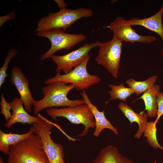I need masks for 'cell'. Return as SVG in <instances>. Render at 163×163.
Segmentation results:
<instances>
[{"label":"cell","mask_w":163,"mask_h":163,"mask_svg":"<svg viewBox=\"0 0 163 163\" xmlns=\"http://www.w3.org/2000/svg\"><path fill=\"white\" fill-rule=\"evenodd\" d=\"M75 88L72 84L67 85L62 82H57L46 85L42 88L44 97L42 99L35 101L33 105L34 114L36 115L46 108L54 107H72L85 104L83 99L72 100L67 97V94Z\"/></svg>","instance_id":"cell-1"},{"label":"cell","mask_w":163,"mask_h":163,"mask_svg":"<svg viewBox=\"0 0 163 163\" xmlns=\"http://www.w3.org/2000/svg\"><path fill=\"white\" fill-rule=\"evenodd\" d=\"M8 163H49L41 140L34 133L11 146Z\"/></svg>","instance_id":"cell-2"},{"label":"cell","mask_w":163,"mask_h":163,"mask_svg":"<svg viewBox=\"0 0 163 163\" xmlns=\"http://www.w3.org/2000/svg\"><path fill=\"white\" fill-rule=\"evenodd\" d=\"M93 13L92 10L80 8L75 9L66 8L58 12L48 13L39 20L35 32H42L53 29H62L65 31L77 20L83 18L90 17Z\"/></svg>","instance_id":"cell-3"},{"label":"cell","mask_w":163,"mask_h":163,"mask_svg":"<svg viewBox=\"0 0 163 163\" xmlns=\"http://www.w3.org/2000/svg\"><path fill=\"white\" fill-rule=\"evenodd\" d=\"M47 114L56 121L58 117H63L68 119L72 124H82L85 126L82 133L77 136L82 137L89 132L90 128H95L94 116L89 107L86 104L75 107H66L60 108H47Z\"/></svg>","instance_id":"cell-4"},{"label":"cell","mask_w":163,"mask_h":163,"mask_svg":"<svg viewBox=\"0 0 163 163\" xmlns=\"http://www.w3.org/2000/svg\"><path fill=\"white\" fill-rule=\"evenodd\" d=\"M90 57L67 74L61 75L60 72H57L54 77L45 80L44 84L47 85L57 82L71 83L73 84L78 91L87 90L92 86L98 84L101 81V78L97 75H91L87 70V65Z\"/></svg>","instance_id":"cell-5"},{"label":"cell","mask_w":163,"mask_h":163,"mask_svg":"<svg viewBox=\"0 0 163 163\" xmlns=\"http://www.w3.org/2000/svg\"><path fill=\"white\" fill-rule=\"evenodd\" d=\"M41 119L38 123H33L32 127L34 133L40 137L44 151L49 163H65L62 145L53 141L50 136V130L55 124L38 113Z\"/></svg>","instance_id":"cell-6"},{"label":"cell","mask_w":163,"mask_h":163,"mask_svg":"<svg viewBox=\"0 0 163 163\" xmlns=\"http://www.w3.org/2000/svg\"><path fill=\"white\" fill-rule=\"evenodd\" d=\"M34 34L40 37H46L51 42L50 49L40 56V59L43 61L51 58L55 53L59 50L70 49L86 39V36L83 34H68L62 29H55L35 32Z\"/></svg>","instance_id":"cell-7"},{"label":"cell","mask_w":163,"mask_h":163,"mask_svg":"<svg viewBox=\"0 0 163 163\" xmlns=\"http://www.w3.org/2000/svg\"><path fill=\"white\" fill-rule=\"evenodd\" d=\"M122 42L113 36L110 40L100 42L98 55L95 59L115 78L117 77L121 58Z\"/></svg>","instance_id":"cell-8"},{"label":"cell","mask_w":163,"mask_h":163,"mask_svg":"<svg viewBox=\"0 0 163 163\" xmlns=\"http://www.w3.org/2000/svg\"><path fill=\"white\" fill-rule=\"evenodd\" d=\"M100 42L97 41L91 43H86L78 49L63 55H54L51 58L57 66L56 72L62 70L65 74L70 72L73 68L78 66L90 57L89 51L93 48L99 46Z\"/></svg>","instance_id":"cell-9"},{"label":"cell","mask_w":163,"mask_h":163,"mask_svg":"<svg viewBox=\"0 0 163 163\" xmlns=\"http://www.w3.org/2000/svg\"><path fill=\"white\" fill-rule=\"evenodd\" d=\"M104 28L112 30L113 33V36L122 42L150 43L156 40L155 36L138 34L132 28L127 20L121 16L117 17L109 25Z\"/></svg>","instance_id":"cell-10"},{"label":"cell","mask_w":163,"mask_h":163,"mask_svg":"<svg viewBox=\"0 0 163 163\" xmlns=\"http://www.w3.org/2000/svg\"><path fill=\"white\" fill-rule=\"evenodd\" d=\"M10 80L17 88L24 106L28 113L32 111L31 105L35 100L33 97L29 87V81L24 75L21 68L15 66L11 70Z\"/></svg>","instance_id":"cell-11"},{"label":"cell","mask_w":163,"mask_h":163,"mask_svg":"<svg viewBox=\"0 0 163 163\" xmlns=\"http://www.w3.org/2000/svg\"><path fill=\"white\" fill-rule=\"evenodd\" d=\"M10 103L12 113L11 118L4 125L6 127L9 128L17 123L31 125L34 123H38L40 121L41 118L40 117L33 116L26 111L23 107L24 104L20 98L14 97Z\"/></svg>","instance_id":"cell-12"},{"label":"cell","mask_w":163,"mask_h":163,"mask_svg":"<svg viewBox=\"0 0 163 163\" xmlns=\"http://www.w3.org/2000/svg\"><path fill=\"white\" fill-rule=\"evenodd\" d=\"M85 104L89 107L94 117L95 123V130L93 135L98 137L102 131L105 129H108L112 131L116 135L119 134L117 129L114 127L106 117L104 110L100 111L97 109V106L93 105L91 102L85 90L80 92Z\"/></svg>","instance_id":"cell-13"},{"label":"cell","mask_w":163,"mask_h":163,"mask_svg":"<svg viewBox=\"0 0 163 163\" xmlns=\"http://www.w3.org/2000/svg\"><path fill=\"white\" fill-rule=\"evenodd\" d=\"M163 14V4L160 10L153 15L145 18H132L127 20L128 23L132 26L140 25L157 34L163 41V26L162 17ZM163 56V49L161 52Z\"/></svg>","instance_id":"cell-14"},{"label":"cell","mask_w":163,"mask_h":163,"mask_svg":"<svg viewBox=\"0 0 163 163\" xmlns=\"http://www.w3.org/2000/svg\"><path fill=\"white\" fill-rule=\"evenodd\" d=\"M118 108L128 119L131 125L134 122L138 123V130L134 137L135 138L140 139L145 131L148 122L147 119L148 117L147 113H144V110L140 113H136L131 107L122 102L119 103Z\"/></svg>","instance_id":"cell-15"},{"label":"cell","mask_w":163,"mask_h":163,"mask_svg":"<svg viewBox=\"0 0 163 163\" xmlns=\"http://www.w3.org/2000/svg\"><path fill=\"white\" fill-rule=\"evenodd\" d=\"M92 163H134L130 159L123 156L117 148L109 145L103 148Z\"/></svg>","instance_id":"cell-16"},{"label":"cell","mask_w":163,"mask_h":163,"mask_svg":"<svg viewBox=\"0 0 163 163\" xmlns=\"http://www.w3.org/2000/svg\"><path fill=\"white\" fill-rule=\"evenodd\" d=\"M34 133L33 127H30L27 133L18 134L10 132L6 133L0 130V150L5 154L8 155L10 147L19 142L27 139Z\"/></svg>","instance_id":"cell-17"},{"label":"cell","mask_w":163,"mask_h":163,"mask_svg":"<svg viewBox=\"0 0 163 163\" xmlns=\"http://www.w3.org/2000/svg\"><path fill=\"white\" fill-rule=\"evenodd\" d=\"M160 86L155 84L151 88L144 92L140 97L137 100L142 99L147 110V114L149 117H156L158 112V105L156 100L157 94L160 92Z\"/></svg>","instance_id":"cell-18"},{"label":"cell","mask_w":163,"mask_h":163,"mask_svg":"<svg viewBox=\"0 0 163 163\" xmlns=\"http://www.w3.org/2000/svg\"><path fill=\"white\" fill-rule=\"evenodd\" d=\"M158 78L153 75L144 81H136L133 78L127 79L126 83L129 88L132 89L137 96L144 93L152 88L155 85Z\"/></svg>","instance_id":"cell-19"},{"label":"cell","mask_w":163,"mask_h":163,"mask_svg":"<svg viewBox=\"0 0 163 163\" xmlns=\"http://www.w3.org/2000/svg\"><path fill=\"white\" fill-rule=\"evenodd\" d=\"M108 86L111 90L108 92L111 99L113 100L118 99L125 102L128 98L134 94L132 89L125 87L123 83L119 85L110 84Z\"/></svg>","instance_id":"cell-20"},{"label":"cell","mask_w":163,"mask_h":163,"mask_svg":"<svg viewBox=\"0 0 163 163\" xmlns=\"http://www.w3.org/2000/svg\"><path fill=\"white\" fill-rule=\"evenodd\" d=\"M156 125L153 121L147 122L144 132V136L147 138L148 142L153 148H159L163 151V147L157 141L156 134L157 129Z\"/></svg>","instance_id":"cell-21"},{"label":"cell","mask_w":163,"mask_h":163,"mask_svg":"<svg viewBox=\"0 0 163 163\" xmlns=\"http://www.w3.org/2000/svg\"><path fill=\"white\" fill-rule=\"evenodd\" d=\"M18 54L17 50L13 48L9 50L4 62L0 69V88L4 83L6 77L8 76L6 73L7 68L11 59Z\"/></svg>","instance_id":"cell-22"},{"label":"cell","mask_w":163,"mask_h":163,"mask_svg":"<svg viewBox=\"0 0 163 163\" xmlns=\"http://www.w3.org/2000/svg\"><path fill=\"white\" fill-rule=\"evenodd\" d=\"M1 98L0 113L3 115L7 122L11 117L12 114L10 112V110H11V106L10 103H8L6 101L3 94H1Z\"/></svg>","instance_id":"cell-23"},{"label":"cell","mask_w":163,"mask_h":163,"mask_svg":"<svg viewBox=\"0 0 163 163\" xmlns=\"http://www.w3.org/2000/svg\"><path fill=\"white\" fill-rule=\"evenodd\" d=\"M156 100L158 105V112L156 119L154 122L155 125L161 117L163 115V93L159 92L157 94Z\"/></svg>","instance_id":"cell-24"},{"label":"cell","mask_w":163,"mask_h":163,"mask_svg":"<svg viewBox=\"0 0 163 163\" xmlns=\"http://www.w3.org/2000/svg\"><path fill=\"white\" fill-rule=\"evenodd\" d=\"M15 15V11L13 10L10 13L0 17V27L5 22L10 20H14Z\"/></svg>","instance_id":"cell-25"},{"label":"cell","mask_w":163,"mask_h":163,"mask_svg":"<svg viewBox=\"0 0 163 163\" xmlns=\"http://www.w3.org/2000/svg\"><path fill=\"white\" fill-rule=\"evenodd\" d=\"M54 1L57 4L60 10L65 8L67 6L66 2L63 0H55Z\"/></svg>","instance_id":"cell-26"},{"label":"cell","mask_w":163,"mask_h":163,"mask_svg":"<svg viewBox=\"0 0 163 163\" xmlns=\"http://www.w3.org/2000/svg\"><path fill=\"white\" fill-rule=\"evenodd\" d=\"M0 163H5L3 161L2 159L1 156L0 157Z\"/></svg>","instance_id":"cell-27"}]
</instances>
